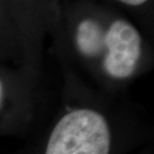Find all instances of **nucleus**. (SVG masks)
<instances>
[{
	"instance_id": "obj_1",
	"label": "nucleus",
	"mask_w": 154,
	"mask_h": 154,
	"mask_svg": "<svg viewBox=\"0 0 154 154\" xmlns=\"http://www.w3.org/2000/svg\"><path fill=\"white\" fill-rule=\"evenodd\" d=\"M111 132L104 116L90 110L66 114L54 128L46 154H109Z\"/></svg>"
},
{
	"instance_id": "obj_2",
	"label": "nucleus",
	"mask_w": 154,
	"mask_h": 154,
	"mask_svg": "<svg viewBox=\"0 0 154 154\" xmlns=\"http://www.w3.org/2000/svg\"><path fill=\"white\" fill-rule=\"evenodd\" d=\"M107 48L105 70L114 78H127L131 74L140 56V35L126 21H116L104 37Z\"/></svg>"
},
{
	"instance_id": "obj_3",
	"label": "nucleus",
	"mask_w": 154,
	"mask_h": 154,
	"mask_svg": "<svg viewBox=\"0 0 154 154\" xmlns=\"http://www.w3.org/2000/svg\"><path fill=\"white\" fill-rule=\"evenodd\" d=\"M104 32L98 24L87 20L83 21L78 28L77 45L82 54L95 56L104 48Z\"/></svg>"
},
{
	"instance_id": "obj_4",
	"label": "nucleus",
	"mask_w": 154,
	"mask_h": 154,
	"mask_svg": "<svg viewBox=\"0 0 154 154\" xmlns=\"http://www.w3.org/2000/svg\"><path fill=\"white\" fill-rule=\"evenodd\" d=\"M122 2H123V4H128V5L136 6V5H142L144 2V0H123Z\"/></svg>"
},
{
	"instance_id": "obj_5",
	"label": "nucleus",
	"mask_w": 154,
	"mask_h": 154,
	"mask_svg": "<svg viewBox=\"0 0 154 154\" xmlns=\"http://www.w3.org/2000/svg\"><path fill=\"white\" fill-rule=\"evenodd\" d=\"M0 97H1V85H0Z\"/></svg>"
}]
</instances>
